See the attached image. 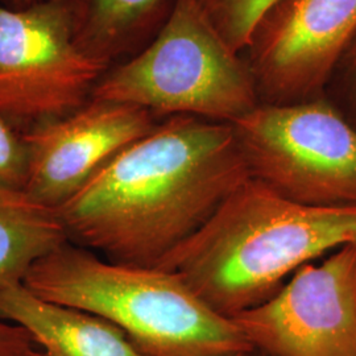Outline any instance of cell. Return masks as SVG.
I'll return each mask as SVG.
<instances>
[{"label": "cell", "instance_id": "obj_1", "mask_svg": "<svg viewBox=\"0 0 356 356\" xmlns=\"http://www.w3.org/2000/svg\"><path fill=\"white\" fill-rule=\"evenodd\" d=\"M250 177L231 124L175 115L116 153L57 211L69 242L113 263L156 267Z\"/></svg>", "mask_w": 356, "mask_h": 356}, {"label": "cell", "instance_id": "obj_2", "mask_svg": "<svg viewBox=\"0 0 356 356\" xmlns=\"http://www.w3.org/2000/svg\"><path fill=\"white\" fill-rule=\"evenodd\" d=\"M348 244H356V209L298 204L251 176L156 267L234 318L269 300L298 268Z\"/></svg>", "mask_w": 356, "mask_h": 356}, {"label": "cell", "instance_id": "obj_3", "mask_svg": "<svg viewBox=\"0 0 356 356\" xmlns=\"http://www.w3.org/2000/svg\"><path fill=\"white\" fill-rule=\"evenodd\" d=\"M23 284L38 297L114 323L145 356H226L252 351L231 318L176 273L103 260L65 242L36 261Z\"/></svg>", "mask_w": 356, "mask_h": 356}, {"label": "cell", "instance_id": "obj_4", "mask_svg": "<svg viewBox=\"0 0 356 356\" xmlns=\"http://www.w3.org/2000/svg\"><path fill=\"white\" fill-rule=\"evenodd\" d=\"M91 98L229 124L261 104L247 61L195 0H173L151 42L111 66Z\"/></svg>", "mask_w": 356, "mask_h": 356}, {"label": "cell", "instance_id": "obj_5", "mask_svg": "<svg viewBox=\"0 0 356 356\" xmlns=\"http://www.w3.org/2000/svg\"><path fill=\"white\" fill-rule=\"evenodd\" d=\"M231 126L252 177L298 204L356 209V128L326 95L260 104Z\"/></svg>", "mask_w": 356, "mask_h": 356}, {"label": "cell", "instance_id": "obj_6", "mask_svg": "<svg viewBox=\"0 0 356 356\" xmlns=\"http://www.w3.org/2000/svg\"><path fill=\"white\" fill-rule=\"evenodd\" d=\"M107 70L76 42L74 0L0 4V118L20 134L81 108Z\"/></svg>", "mask_w": 356, "mask_h": 356}, {"label": "cell", "instance_id": "obj_7", "mask_svg": "<svg viewBox=\"0 0 356 356\" xmlns=\"http://www.w3.org/2000/svg\"><path fill=\"white\" fill-rule=\"evenodd\" d=\"M231 319L269 356H356V244L298 268L269 300Z\"/></svg>", "mask_w": 356, "mask_h": 356}, {"label": "cell", "instance_id": "obj_8", "mask_svg": "<svg viewBox=\"0 0 356 356\" xmlns=\"http://www.w3.org/2000/svg\"><path fill=\"white\" fill-rule=\"evenodd\" d=\"M356 33V0H277L245 49L261 104L322 95Z\"/></svg>", "mask_w": 356, "mask_h": 356}, {"label": "cell", "instance_id": "obj_9", "mask_svg": "<svg viewBox=\"0 0 356 356\" xmlns=\"http://www.w3.org/2000/svg\"><path fill=\"white\" fill-rule=\"evenodd\" d=\"M157 124L145 108L91 98L73 114L24 134L29 157L24 191L58 209L116 153Z\"/></svg>", "mask_w": 356, "mask_h": 356}, {"label": "cell", "instance_id": "obj_10", "mask_svg": "<svg viewBox=\"0 0 356 356\" xmlns=\"http://www.w3.org/2000/svg\"><path fill=\"white\" fill-rule=\"evenodd\" d=\"M0 319L23 327L45 356H145L114 323L47 301L23 282L0 285Z\"/></svg>", "mask_w": 356, "mask_h": 356}, {"label": "cell", "instance_id": "obj_11", "mask_svg": "<svg viewBox=\"0 0 356 356\" xmlns=\"http://www.w3.org/2000/svg\"><path fill=\"white\" fill-rule=\"evenodd\" d=\"M76 42L91 58L111 66L134 56L165 22L173 0H74Z\"/></svg>", "mask_w": 356, "mask_h": 356}, {"label": "cell", "instance_id": "obj_12", "mask_svg": "<svg viewBox=\"0 0 356 356\" xmlns=\"http://www.w3.org/2000/svg\"><path fill=\"white\" fill-rule=\"evenodd\" d=\"M67 241L57 209L0 188V285L23 282L36 261Z\"/></svg>", "mask_w": 356, "mask_h": 356}, {"label": "cell", "instance_id": "obj_13", "mask_svg": "<svg viewBox=\"0 0 356 356\" xmlns=\"http://www.w3.org/2000/svg\"><path fill=\"white\" fill-rule=\"evenodd\" d=\"M218 32L238 51H245L260 17L277 0H195Z\"/></svg>", "mask_w": 356, "mask_h": 356}, {"label": "cell", "instance_id": "obj_14", "mask_svg": "<svg viewBox=\"0 0 356 356\" xmlns=\"http://www.w3.org/2000/svg\"><path fill=\"white\" fill-rule=\"evenodd\" d=\"M28 166L29 157L24 135L0 118V188L24 191Z\"/></svg>", "mask_w": 356, "mask_h": 356}, {"label": "cell", "instance_id": "obj_15", "mask_svg": "<svg viewBox=\"0 0 356 356\" xmlns=\"http://www.w3.org/2000/svg\"><path fill=\"white\" fill-rule=\"evenodd\" d=\"M330 86L334 94L327 98L356 128V33L331 76L327 89Z\"/></svg>", "mask_w": 356, "mask_h": 356}, {"label": "cell", "instance_id": "obj_16", "mask_svg": "<svg viewBox=\"0 0 356 356\" xmlns=\"http://www.w3.org/2000/svg\"><path fill=\"white\" fill-rule=\"evenodd\" d=\"M0 356H45L23 327L0 321Z\"/></svg>", "mask_w": 356, "mask_h": 356}, {"label": "cell", "instance_id": "obj_17", "mask_svg": "<svg viewBox=\"0 0 356 356\" xmlns=\"http://www.w3.org/2000/svg\"><path fill=\"white\" fill-rule=\"evenodd\" d=\"M41 1H45V0H4V6L7 7H11V8H24V7H29V6H33V4H38Z\"/></svg>", "mask_w": 356, "mask_h": 356}, {"label": "cell", "instance_id": "obj_18", "mask_svg": "<svg viewBox=\"0 0 356 356\" xmlns=\"http://www.w3.org/2000/svg\"><path fill=\"white\" fill-rule=\"evenodd\" d=\"M254 351V350H252ZM252 351H242V353H234L226 356H252Z\"/></svg>", "mask_w": 356, "mask_h": 356}, {"label": "cell", "instance_id": "obj_19", "mask_svg": "<svg viewBox=\"0 0 356 356\" xmlns=\"http://www.w3.org/2000/svg\"><path fill=\"white\" fill-rule=\"evenodd\" d=\"M252 356H269L267 354H264V353H261V351H257V350H254L252 351Z\"/></svg>", "mask_w": 356, "mask_h": 356}]
</instances>
